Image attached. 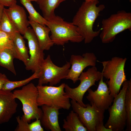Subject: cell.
Listing matches in <instances>:
<instances>
[{"label":"cell","instance_id":"9c48e42d","mask_svg":"<svg viewBox=\"0 0 131 131\" xmlns=\"http://www.w3.org/2000/svg\"><path fill=\"white\" fill-rule=\"evenodd\" d=\"M102 74L96 66H92L86 71L83 72L78 78L80 83L78 86L72 88L65 84L64 90L66 95L82 106L85 107L86 104L83 101L84 94L91 87L96 85V82L100 80Z\"/></svg>","mask_w":131,"mask_h":131},{"label":"cell","instance_id":"4dcf8cb0","mask_svg":"<svg viewBox=\"0 0 131 131\" xmlns=\"http://www.w3.org/2000/svg\"><path fill=\"white\" fill-rule=\"evenodd\" d=\"M4 6L0 4V20L4 8Z\"/></svg>","mask_w":131,"mask_h":131},{"label":"cell","instance_id":"9a60e30c","mask_svg":"<svg viewBox=\"0 0 131 131\" xmlns=\"http://www.w3.org/2000/svg\"><path fill=\"white\" fill-rule=\"evenodd\" d=\"M4 10L19 33L23 35L30 25L24 8L16 4L8 9L4 8Z\"/></svg>","mask_w":131,"mask_h":131},{"label":"cell","instance_id":"7402d4cb","mask_svg":"<svg viewBox=\"0 0 131 131\" xmlns=\"http://www.w3.org/2000/svg\"><path fill=\"white\" fill-rule=\"evenodd\" d=\"M0 31L5 33L12 38L16 33H19L4 10L0 20Z\"/></svg>","mask_w":131,"mask_h":131},{"label":"cell","instance_id":"8fae6325","mask_svg":"<svg viewBox=\"0 0 131 131\" xmlns=\"http://www.w3.org/2000/svg\"><path fill=\"white\" fill-rule=\"evenodd\" d=\"M23 35L24 38L28 41L30 55L26 69L34 72H39L40 66L44 59V51L40 48L32 28L28 27Z\"/></svg>","mask_w":131,"mask_h":131},{"label":"cell","instance_id":"83f0119b","mask_svg":"<svg viewBox=\"0 0 131 131\" xmlns=\"http://www.w3.org/2000/svg\"><path fill=\"white\" fill-rule=\"evenodd\" d=\"M31 131H44L41 126L40 119H36L35 121L31 123Z\"/></svg>","mask_w":131,"mask_h":131},{"label":"cell","instance_id":"603a6c76","mask_svg":"<svg viewBox=\"0 0 131 131\" xmlns=\"http://www.w3.org/2000/svg\"><path fill=\"white\" fill-rule=\"evenodd\" d=\"M21 3L28 11L29 16L34 21L42 25H46L47 20L41 16L35 10L31 2L28 0H20Z\"/></svg>","mask_w":131,"mask_h":131},{"label":"cell","instance_id":"484cf974","mask_svg":"<svg viewBox=\"0 0 131 131\" xmlns=\"http://www.w3.org/2000/svg\"><path fill=\"white\" fill-rule=\"evenodd\" d=\"M6 49H11L14 52L13 41L6 33L0 31V50Z\"/></svg>","mask_w":131,"mask_h":131},{"label":"cell","instance_id":"f1b7e54d","mask_svg":"<svg viewBox=\"0 0 131 131\" xmlns=\"http://www.w3.org/2000/svg\"><path fill=\"white\" fill-rule=\"evenodd\" d=\"M0 4L4 6L9 7L16 4V0H0Z\"/></svg>","mask_w":131,"mask_h":131},{"label":"cell","instance_id":"ffe728a7","mask_svg":"<svg viewBox=\"0 0 131 131\" xmlns=\"http://www.w3.org/2000/svg\"><path fill=\"white\" fill-rule=\"evenodd\" d=\"M66 0H38L37 2L43 17L47 20L55 15V9L62 2Z\"/></svg>","mask_w":131,"mask_h":131},{"label":"cell","instance_id":"f546056e","mask_svg":"<svg viewBox=\"0 0 131 131\" xmlns=\"http://www.w3.org/2000/svg\"><path fill=\"white\" fill-rule=\"evenodd\" d=\"M9 80L5 74L0 73V90H2L4 84Z\"/></svg>","mask_w":131,"mask_h":131},{"label":"cell","instance_id":"4316f807","mask_svg":"<svg viewBox=\"0 0 131 131\" xmlns=\"http://www.w3.org/2000/svg\"><path fill=\"white\" fill-rule=\"evenodd\" d=\"M18 123L17 126L15 130V131H31V123H29L19 116L16 117Z\"/></svg>","mask_w":131,"mask_h":131},{"label":"cell","instance_id":"5bb4252c","mask_svg":"<svg viewBox=\"0 0 131 131\" xmlns=\"http://www.w3.org/2000/svg\"><path fill=\"white\" fill-rule=\"evenodd\" d=\"M17 106L11 91L0 90V124L10 120L16 112Z\"/></svg>","mask_w":131,"mask_h":131},{"label":"cell","instance_id":"8992f818","mask_svg":"<svg viewBox=\"0 0 131 131\" xmlns=\"http://www.w3.org/2000/svg\"><path fill=\"white\" fill-rule=\"evenodd\" d=\"M73 110L76 113L88 131H112L105 127L104 123L105 111L93 104H87L82 106L75 101H70Z\"/></svg>","mask_w":131,"mask_h":131},{"label":"cell","instance_id":"277c9868","mask_svg":"<svg viewBox=\"0 0 131 131\" xmlns=\"http://www.w3.org/2000/svg\"><path fill=\"white\" fill-rule=\"evenodd\" d=\"M128 30H131V13L119 11L103 19L100 38L103 43L111 42L117 34Z\"/></svg>","mask_w":131,"mask_h":131},{"label":"cell","instance_id":"30bf717a","mask_svg":"<svg viewBox=\"0 0 131 131\" xmlns=\"http://www.w3.org/2000/svg\"><path fill=\"white\" fill-rule=\"evenodd\" d=\"M71 66L69 62H67L62 67L55 65L48 55L44 59L40 66L38 78V85L49 83L53 86L59 83L61 80L66 79Z\"/></svg>","mask_w":131,"mask_h":131},{"label":"cell","instance_id":"d6a6232c","mask_svg":"<svg viewBox=\"0 0 131 131\" xmlns=\"http://www.w3.org/2000/svg\"><path fill=\"white\" fill-rule=\"evenodd\" d=\"M29 1H30V2L31 1H35L37 2L38 0H28Z\"/></svg>","mask_w":131,"mask_h":131},{"label":"cell","instance_id":"ba28073f","mask_svg":"<svg viewBox=\"0 0 131 131\" xmlns=\"http://www.w3.org/2000/svg\"><path fill=\"white\" fill-rule=\"evenodd\" d=\"M128 82L127 80L123 82L122 89L114 98L112 104L108 109L109 117L104 126L112 131H123L126 125L127 116L125 98Z\"/></svg>","mask_w":131,"mask_h":131},{"label":"cell","instance_id":"6da1fadb","mask_svg":"<svg viewBox=\"0 0 131 131\" xmlns=\"http://www.w3.org/2000/svg\"><path fill=\"white\" fill-rule=\"evenodd\" d=\"M98 3V0L83 2L72 20V22L77 28L85 44L91 42L101 31V29L97 31L93 29L95 21L105 8L103 4L97 6Z\"/></svg>","mask_w":131,"mask_h":131},{"label":"cell","instance_id":"cb8c5ba5","mask_svg":"<svg viewBox=\"0 0 131 131\" xmlns=\"http://www.w3.org/2000/svg\"><path fill=\"white\" fill-rule=\"evenodd\" d=\"M39 73V72H35L29 77L20 81H11L9 80L4 84L2 90L11 91L16 88L25 85L32 80L35 79H38Z\"/></svg>","mask_w":131,"mask_h":131},{"label":"cell","instance_id":"1f68e13d","mask_svg":"<svg viewBox=\"0 0 131 131\" xmlns=\"http://www.w3.org/2000/svg\"><path fill=\"white\" fill-rule=\"evenodd\" d=\"M86 2H90L94 1L96 0H84Z\"/></svg>","mask_w":131,"mask_h":131},{"label":"cell","instance_id":"52a82bcc","mask_svg":"<svg viewBox=\"0 0 131 131\" xmlns=\"http://www.w3.org/2000/svg\"><path fill=\"white\" fill-rule=\"evenodd\" d=\"M65 84L63 83L58 87L38 85V106L45 105L59 109H69L71 104L64 90Z\"/></svg>","mask_w":131,"mask_h":131},{"label":"cell","instance_id":"d4e9b609","mask_svg":"<svg viewBox=\"0 0 131 131\" xmlns=\"http://www.w3.org/2000/svg\"><path fill=\"white\" fill-rule=\"evenodd\" d=\"M128 86L125 98V106L126 113V131H131V79L128 80Z\"/></svg>","mask_w":131,"mask_h":131},{"label":"cell","instance_id":"ac0fdd59","mask_svg":"<svg viewBox=\"0 0 131 131\" xmlns=\"http://www.w3.org/2000/svg\"><path fill=\"white\" fill-rule=\"evenodd\" d=\"M19 33H16L12 38L14 44V52L16 58L22 61L25 66L29 59V51L25 41Z\"/></svg>","mask_w":131,"mask_h":131},{"label":"cell","instance_id":"4fadbf2b","mask_svg":"<svg viewBox=\"0 0 131 131\" xmlns=\"http://www.w3.org/2000/svg\"><path fill=\"white\" fill-rule=\"evenodd\" d=\"M103 78L102 74L97 89L94 91L89 89L86 97L90 104L105 111L112 104L114 98L110 94L107 84L103 81Z\"/></svg>","mask_w":131,"mask_h":131},{"label":"cell","instance_id":"3957f363","mask_svg":"<svg viewBox=\"0 0 131 131\" xmlns=\"http://www.w3.org/2000/svg\"><path fill=\"white\" fill-rule=\"evenodd\" d=\"M126 58L114 57L100 62L102 65L103 77L108 80L107 85L110 94L114 98L119 93L123 82L126 80L124 70Z\"/></svg>","mask_w":131,"mask_h":131},{"label":"cell","instance_id":"5b68a950","mask_svg":"<svg viewBox=\"0 0 131 131\" xmlns=\"http://www.w3.org/2000/svg\"><path fill=\"white\" fill-rule=\"evenodd\" d=\"M13 93L14 98L22 104L24 114L22 117L25 121L29 123L32 120L40 119L42 112L37 104L38 90L34 84H27L21 89L15 90Z\"/></svg>","mask_w":131,"mask_h":131},{"label":"cell","instance_id":"2e32d148","mask_svg":"<svg viewBox=\"0 0 131 131\" xmlns=\"http://www.w3.org/2000/svg\"><path fill=\"white\" fill-rule=\"evenodd\" d=\"M42 114L40 119L41 124L48 131H61L58 122L59 108L45 105L41 106Z\"/></svg>","mask_w":131,"mask_h":131},{"label":"cell","instance_id":"7c38bea8","mask_svg":"<svg viewBox=\"0 0 131 131\" xmlns=\"http://www.w3.org/2000/svg\"><path fill=\"white\" fill-rule=\"evenodd\" d=\"M97 61V57L92 52H86L82 56L72 55L69 62L71 67L65 79L75 83L84 69L88 66H96Z\"/></svg>","mask_w":131,"mask_h":131},{"label":"cell","instance_id":"44dd1931","mask_svg":"<svg viewBox=\"0 0 131 131\" xmlns=\"http://www.w3.org/2000/svg\"><path fill=\"white\" fill-rule=\"evenodd\" d=\"M15 58V54L12 50L6 49L0 50V66L16 75V73L13 63L14 59Z\"/></svg>","mask_w":131,"mask_h":131},{"label":"cell","instance_id":"e0dca14e","mask_svg":"<svg viewBox=\"0 0 131 131\" xmlns=\"http://www.w3.org/2000/svg\"><path fill=\"white\" fill-rule=\"evenodd\" d=\"M29 22L33 29L40 48L43 50H49L53 45L49 34L50 30L46 25L35 22L28 17Z\"/></svg>","mask_w":131,"mask_h":131},{"label":"cell","instance_id":"d6986e66","mask_svg":"<svg viewBox=\"0 0 131 131\" xmlns=\"http://www.w3.org/2000/svg\"><path fill=\"white\" fill-rule=\"evenodd\" d=\"M63 127L66 131H87V128L80 120L77 114L71 111L63 120Z\"/></svg>","mask_w":131,"mask_h":131},{"label":"cell","instance_id":"7a4b0ae2","mask_svg":"<svg viewBox=\"0 0 131 131\" xmlns=\"http://www.w3.org/2000/svg\"><path fill=\"white\" fill-rule=\"evenodd\" d=\"M46 25L50 30L54 45L63 46L69 41L79 43L84 40L77 27L60 16L55 15L47 20Z\"/></svg>","mask_w":131,"mask_h":131}]
</instances>
